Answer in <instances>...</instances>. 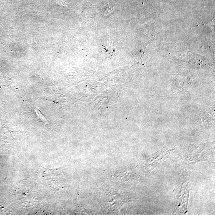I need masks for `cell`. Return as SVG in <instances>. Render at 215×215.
I'll list each match as a JSON object with an SVG mask.
<instances>
[{
    "label": "cell",
    "instance_id": "6da1fadb",
    "mask_svg": "<svg viewBox=\"0 0 215 215\" xmlns=\"http://www.w3.org/2000/svg\"><path fill=\"white\" fill-rule=\"evenodd\" d=\"M101 203L108 213H116L122 205L129 201L127 194L121 193L107 186H103L100 193Z\"/></svg>",
    "mask_w": 215,
    "mask_h": 215
},
{
    "label": "cell",
    "instance_id": "7a4b0ae2",
    "mask_svg": "<svg viewBox=\"0 0 215 215\" xmlns=\"http://www.w3.org/2000/svg\"><path fill=\"white\" fill-rule=\"evenodd\" d=\"M34 110L37 117H38L41 121H44V122L46 123H47V121L46 119V118L44 116V115H43L40 112V110L36 108H35Z\"/></svg>",
    "mask_w": 215,
    "mask_h": 215
}]
</instances>
